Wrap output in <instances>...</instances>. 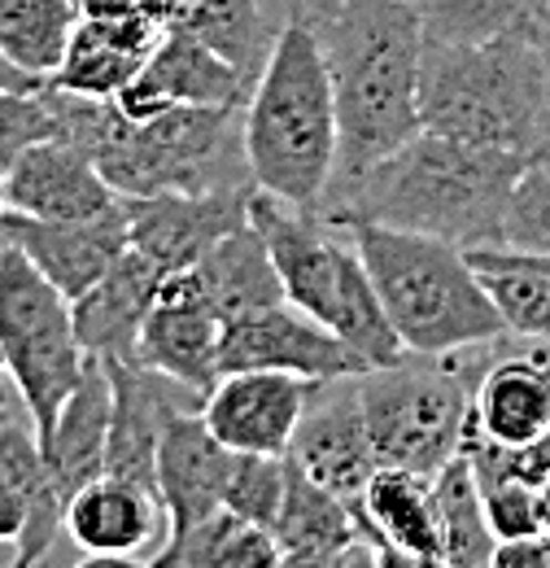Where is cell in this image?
<instances>
[{"label": "cell", "instance_id": "cell-2", "mask_svg": "<svg viewBox=\"0 0 550 568\" xmlns=\"http://www.w3.org/2000/svg\"><path fill=\"white\" fill-rule=\"evenodd\" d=\"M53 136L83 149L119 197L157 193H249L241 110L171 105L149 119H128L114 101L79 97L44 83Z\"/></svg>", "mask_w": 550, "mask_h": 568}, {"label": "cell", "instance_id": "cell-7", "mask_svg": "<svg viewBox=\"0 0 550 568\" xmlns=\"http://www.w3.org/2000/svg\"><path fill=\"white\" fill-rule=\"evenodd\" d=\"M249 223L267 241L284 297L297 311L333 328L349 351L367 358V367L407 355L363 267V254L342 223L319 211H297L263 189L249 193Z\"/></svg>", "mask_w": 550, "mask_h": 568}, {"label": "cell", "instance_id": "cell-49", "mask_svg": "<svg viewBox=\"0 0 550 568\" xmlns=\"http://www.w3.org/2000/svg\"><path fill=\"white\" fill-rule=\"evenodd\" d=\"M267 4H272V0H267ZM272 9H275V4H272Z\"/></svg>", "mask_w": 550, "mask_h": 568}, {"label": "cell", "instance_id": "cell-37", "mask_svg": "<svg viewBox=\"0 0 550 568\" xmlns=\"http://www.w3.org/2000/svg\"><path fill=\"white\" fill-rule=\"evenodd\" d=\"M58 128H53V110L44 101V88L40 92H9L0 88V162L9 166L27 144L49 141Z\"/></svg>", "mask_w": 550, "mask_h": 568}, {"label": "cell", "instance_id": "cell-48", "mask_svg": "<svg viewBox=\"0 0 550 568\" xmlns=\"http://www.w3.org/2000/svg\"><path fill=\"white\" fill-rule=\"evenodd\" d=\"M74 9H79V0H74Z\"/></svg>", "mask_w": 550, "mask_h": 568}, {"label": "cell", "instance_id": "cell-42", "mask_svg": "<svg viewBox=\"0 0 550 568\" xmlns=\"http://www.w3.org/2000/svg\"><path fill=\"white\" fill-rule=\"evenodd\" d=\"M4 214H9V171L0 162V223H4Z\"/></svg>", "mask_w": 550, "mask_h": 568}, {"label": "cell", "instance_id": "cell-8", "mask_svg": "<svg viewBox=\"0 0 550 568\" xmlns=\"http://www.w3.org/2000/svg\"><path fill=\"white\" fill-rule=\"evenodd\" d=\"M498 342V337H493ZM493 342H477L450 355H407L358 372V398L376 459L432 477L464 450L472 416V389L481 381Z\"/></svg>", "mask_w": 550, "mask_h": 568}, {"label": "cell", "instance_id": "cell-32", "mask_svg": "<svg viewBox=\"0 0 550 568\" xmlns=\"http://www.w3.org/2000/svg\"><path fill=\"white\" fill-rule=\"evenodd\" d=\"M74 22V0H0V53L18 71L49 83L67 58Z\"/></svg>", "mask_w": 550, "mask_h": 568}, {"label": "cell", "instance_id": "cell-31", "mask_svg": "<svg viewBox=\"0 0 550 568\" xmlns=\"http://www.w3.org/2000/svg\"><path fill=\"white\" fill-rule=\"evenodd\" d=\"M485 281V293L502 320L507 333L529 337V342H550V272L533 263L529 254H516L507 245H481L468 250Z\"/></svg>", "mask_w": 550, "mask_h": 568}, {"label": "cell", "instance_id": "cell-41", "mask_svg": "<svg viewBox=\"0 0 550 568\" xmlns=\"http://www.w3.org/2000/svg\"><path fill=\"white\" fill-rule=\"evenodd\" d=\"M136 9L153 22V27H171L175 22V13H180V0H136Z\"/></svg>", "mask_w": 550, "mask_h": 568}, {"label": "cell", "instance_id": "cell-19", "mask_svg": "<svg viewBox=\"0 0 550 568\" xmlns=\"http://www.w3.org/2000/svg\"><path fill=\"white\" fill-rule=\"evenodd\" d=\"M67 538L92 560H153L171 538L166 507L153 486L114 473L92 477L67 503Z\"/></svg>", "mask_w": 550, "mask_h": 568}, {"label": "cell", "instance_id": "cell-13", "mask_svg": "<svg viewBox=\"0 0 550 568\" xmlns=\"http://www.w3.org/2000/svg\"><path fill=\"white\" fill-rule=\"evenodd\" d=\"M218 346H223V320L206 297L197 272H175L166 276L144 324H140L136 363L166 372L180 385H193L206 394L210 385L223 376L218 367Z\"/></svg>", "mask_w": 550, "mask_h": 568}, {"label": "cell", "instance_id": "cell-12", "mask_svg": "<svg viewBox=\"0 0 550 568\" xmlns=\"http://www.w3.org/2000/svg\"><path fill=\"white\" fill-rule=\"evenodd\" d=\"M310 385L306 376L267 367L223 372L202 398V420L236 455H288Z\"/></svg>", "mask_w": 550, "mask_h": 568}, {"label": "cell", "instance_id": "cell-1", "mask_svg": "<svg viewBox=\"0 0 550 568\" xmlns=\"http://www.w3.org/2000/svg\"><path fill=\"white\" fill-rule=\"evenodd\" d=\"M524 162L529 153L485 149L419 128L367 171L333 180L319 214L333 223H389L455 241L459 250H481L502 241L507 197Z\"/></svg>", "mask_w": 550, "mask_h": 568}, {"label": "cell", "instance_id": "cell-23", "mask_svg": "<svg viewBox=\"0 0 550 568\" xmlns=\"http://www.w3.org/2000/svg\"><path fill=\"white\" fill-rule=\"evenodd\" d=\"M232 450L214 437L202 420V412H180L157 437V464H153V486L166 507L171 534L189 529L210 511L223 507Z\"/></svg>", "mask_w": 550, "mask_h": 568}, {"label": "cell", "instance_id": "cell-18", "mask_svg": "<svg viewBox=\"0 0 550 568\" xmlns=\"http://www.w3.org/2000/svg\"><path fill=\"white\" fill-rule=\"evenodd\" d=\"M0 236L13 250H22L27 263L74 302L128 254V214L123 202L88 219H27L9 211Z\"/></svg>", "mask_w": 550, "mask_h": 568}, {"label": "cell", "instance_id": "cell-47", "mask_svg": "<svg viewBox=\"0 0 550 568\" xmlns=\"http://www.w3.org/2000/svg\"><path fill=\"white\" fill-rule=\"evenodd\" d=\"M0 250H4V236H0Z\"/></svg>", "mask_w": 550, "mask_h": 568}, {"label": "cell", "instance_id": "cell-14", "mask_svg": "<svg viewBox=\"0 0 550 568\" xmlns=\"http://www.w3.org/2000/svg\"><path fill=\"white\" fill-rule=\"evenodd\" d=\"M254 79L223 62L197 36L166 27L149 53L140 74L114 97V105L128 119H149L171 105H218V110H245Z\"/></svg>", "mask_w": 550, "mask_h": 568}, {"label": "cell", "instance_id": "cell-21", "mask_svg": "<svg viewBox=\"0 0 550 568\" xmlns=\"http://www.w3.org/2000/svg\"><path fill=\"white\" fill-rule=\"evenodd\" d=\"M4 171H9V211L27 219H88L123 202L101 175V166L83 149L58 136L27 144Z\"/></svg>", "mask_w": 550, "mask_h": 568}, {"label": "cell", "instance_id": "cell-33", "mask_svg": "<svg viewBox=\"0 0 550 568\" xmlns=\"http://www.w3.org/2000/svg\"><path fill=\"white\" fill-rule=\"evenodd\" d=\"M424 27V40L437 44H472L502 31L529 27L538 0H407Z\"/></svg>", "mask_w": 550, "mask_h": 568}, {"label": "cell", "instance_id": "cell-46", "mask_svg": "<svg viewBox=\"0 0 550 568\" xmlns=\"http://www.w3.org/2000/svg\"><path fill=\"white\" fill-rule=\"evenodd\" d=\"M538 9H542V13H550V0H538Z\"/></svg>", "mask_w": 550, "mask_h": 568}, {"label": "cell", "instance_id": "cell-4", "mask_svg": "<svg viewBox=\"0 0 550 568\" xmlns=\"http://www.w3.org/2000/svg\"><path fill=\"white\" fill-rule=\"evenodd\" d=\"M241 136L254 189L297 211H319L337 175L342 128L324 49L297 18H284L272 58L249 88Z\"/></svg>", "mask_w": 550, "mask_h": 568}, {"label": "cell", "instance_id": "cell-40", "mask_svg": "<svg viewBox=\"0 0 550 568\" xmlns=\"http://www.w3.org/2000/svg\"><path fill=\"white\" fill-rule=\"evenodd\" d=\"M529 36H533V44H538V53H542V74H547V123H550V13L538 9V13L529 18Z\"/></svg>", "mask_w": 550, "mask_h": 568}, {"label": "cell", "instance_id": "cell-20", "mask_svg": "<svg viewBox=\"0 0 550 568\" xmlns=\"http://www.w3.org/2000/svg\"><path fill=\"white\" fill-rule=\"evenodd\" d=\"M272 538L279 547V565L288 568L380 565V556L363 538L358 507L349 498L324 490L293 464H288V486L275 511Z\"/></svg>", "mask_w": 550, "mask_h": 568}, {"label": "cell", "instance_id": "cell-10", "mask_svg": "<svg viewBox=\"0 0 550 568\" xmlns=\"http://www.w3.org/2000/svg\"><path fill=\"white\" fill-rule=\"evenodd\" d=\"M284 459L297 473H306L310 481H319L324 490L349 498V503L363 495V486L371 481L380 459H376L367 416H363L358 372L324 376L310 385L306 412L297 420V433H293Z\"/></svg>", "mask_w": 550, "mask_h": 568}, {"label": "cell", "instance_id": "cell-44", "mask_svg": "<svg viewBox=\"0 0 550 568\" xmlns=\"http://www.w3.org/2000/svg\"><path fill=\"white\" fill-rule=\"evenodd\" d=\"M13 394H18V389H13V385H9V389H4V394H0V416H4V407H9V403H13Z\"/></svg>", "mask_w": 550, "mask_h": 568}, {"label": "cell", "instance_id": "cell-9", "mask_svg": "<svg viewBox=\"0 0 550 568\" xmlns=\"http://www.w3.org/2000/svg\"><path fill=\"white\" fill-rule=\"evenodd\" d=\"M0 355L9 385L18 389L40 442L58 420L70 389L79 385L88 355L74 333L70 297L49 284L22 250H0Z\"/></svg>", "mask_w": 550, "mask_h": 568}, {"label": "cell", "instance_id": "cell-28", "mask_svg": "<svg viewBox=\"0 0 550 568\" xmlns=\"http://www.w3.org/2000/svg\"><path fill=\"white\" fill-rule=\"evenodd\" d=\"M171 27L197 36L223 62L258 79V71L272 58L284 18L267 0H180V13Z\"/></svg>", "mask_w": 550, "mask_h": 568}, {"label": "cell", "instance_id": "cell-35", "mask_svg": "<svg viewBox=\"0 0 550 568\" xmlns=\"http://www.w3.org/2000/svg\"><path fill=\"white\" fill-rule=\"evenodd\" d=\"M284 486H288V459L284 455H236L232 450L223 507L236 511L241 520H254V525L272 529Z\"/></svg>", "mask_w": 550, "mask_h": 568}, {"label": "cell", "instance_id": "cell-5", "mask_svg": "<svg viewBox=\"0 0 550 568\" xmlns=\"http://www.w3.org/2000/svg\"><path fill=\"white\" fill-rule=\"evenodd\" d=\"M419 128L485 149L542 153L550 144L547 74L529 27L472 44L424 40Z\"/></svg>", "mask_w": 550, "mask_h": 568}, {"label": "cell", "instance_id": "cell-15", "mask_svg": "<svg viewBox=\"0 0 550 568\" xmlns=\"http://www.w3.org/2000/svg\"><path fill=\"white\" fill-rule=\"evenodd\" d=\"M254 193V189H249ZM249 193H157L123 197L128 245L144 254L162 276L189 272L210 245L232 227L249 223Z\"/></svg>", "mask_w": 550, "mask_h": 568}, {"label": "cell", "instance_id": "cell-22", "mask_svg": "<svg viewBox=\"0 0 550 568\" xmlns=\"http://www.w3.org/2000/svg\"><path fill=\"white\" fill-rule=\"evenodd\" d=\"M363 538L380 556V565H428L441 568V534L432 481L407 468H376L363 495L354 498Z\"/></svg>", "mask_w": 550, "mask_h": 568}, {"label": "cell", "instance_id": "cell-16", "mask_svg": "<svg viewBox=\"0 0 550 568\" xmlns=\"http://www.w3.org/2000/svg\"><path fill=\"white\" fill-rule=\"evenodd\" d=\"M468 428L516 450L550 428V342L502 333L472 389Z\"/></svg>", "mask_w": 550, "mask_h": 568}, {"label": "cell", "instance_id": "cell-43", "mask_svg": "<svg viewBox=\"0 0 550 568\" xmlns=\"http://www.w3.org/2000/svg\"><path fill=\"white\" fill-rule=\"evenodd\" d=\"M542 534H550V477L542 481Z\"/></svg>", "mask_w": 550, "mask_h": 568}, {"label": "cell", "instance_id": "cell-38", "mask_svg": "<svg viewBox=\"0 0 550 568\" xmlns=\"http://www.w3.org/2000/svg\"><path fill=\"white\" fill-rule=\"evenodd\" d=\"M493 568H550V534L498 542L493 547Z\"/></svg>", "mask_w": 550, "mask_h": 568}, {"label": "cell", "instance_id": "cell-24", "mask_svg": "<svg viewBox=\"0 0 550 568\" xmlns=\"http://www.w3.org/2000/svg\"><path fill=\"white\" fill-rule=\"evenodd\" d=\"M162 272L136 254L128 245V254L92 284L88 293H79L70 302V315H74V333H79V346L88 358H101V363H114V358H136L140 342V324L162 288Z\"/></svg>", "mask_w": 550, "mask_h": 568}, {"label": "cell", "instance_id": "cell-27", "mask_svg": "<svg viewBox=\"0 0 550 568\" xmlns=\"http://www.w3.org/2000/svg\"><path fill=\"white\" fill-rule=\"evenodd\" d=\"M193 272H197V281H202L223 324L284 302V284H279V272L272 263V250L254 223H241L227 236H218Z\"/></svg>", "mask_w": 550, "mask_h": 568}, {"label": "cell", "instance_id": "cell-11", "mask_svg": "<svg viewBox=\"0 0 550 568\" xmlns=\"http://www.w3.org/2000/svg\"><path fill=\"white\" fill-rule=\"evenodd\" d=\"M218 367L223 372L267 367V372H293V376H306V381H324V376L363 372L367 358L349 351L333 328H324L319 320H310L306 311H297L284 297L275 306H263L254 315H241V320L223 324Z\"/></svg>", "mask_w": 550, "mask_h": 568}, {"label": "cell", "instance_id": "cell-36", "mask_svg": "<svg viewBox=\"0 0 550 568\" xmlns=\"http://www.w3.org/2000/svg\"><path fill=\"white\" fill-rule=\"evenodd\" d=\"M477 481H481L489 534L498 542H516V538L542 534V486H533V481H524L516 473H477Z\"/></svg>", "mask_w": 550, "mask_h": 568}, {"label": "cell", "instance_id": "cell-25", "mask_svg": "<svg viewBox=\"0 0 550 568\" xmlns=\"http://www.w3.org/2000/svg\"><path fill=\"white\" fill-rule=\"evenodd\" d=\"M157 36H162V27H153L140 9L123 13V18H83L79 13L67 58H62V67L53 71L49 83L79 92V97L114 101L140 74V67L149 62Z\"/></svg>", "mask_w": 550, "mask_h": 568}, {"label": "cell", "instance_id": "cell-29", "mask_svg": "<svg viewBox=\"0 0 550 568\" xmlns=\"http://www.w3.org/2000/svg\"><path fill=\"white\" fill-rule=\"evenodd\" d=\"M153 568H275L279 565V547H275L272 529L241 520L236 511L218 507L202 520H193L189 529H175L157 556L149 560Z\"/></svg>", "mask_w": 550, "mask_h": 568}, {"label": "cell", "instance_id": "cell-6", "mask_svg": "<svg viewBox=\"0 0 550 568\" xmlns=\"http://www.w3.org/2000/svg\"><path fill=\"white\" fill-rule=\"evenodd\" d=\"M342 227L358 245L376 297L411 355H450L507 333L477 263L455 241L367 219Z\"/></svg>", "mask_w": 550, "mask_h": 568}, {"label": "cell", "instance_id": "cell-3", "mask_svg": "<svg viewBox=\"0 0 550 568\" xmlns=\"http://www.w3.org/2000/svg\"><path fill=\"white\" fill-rule=\"evenodd\" d=\"M288 18L310 27L324 49L337 97L342 153L349 180L419 132L424 27L407 0H302Z\"/></svg>", "mask_w": 550, "mask_h": 568}, {"label": "cell", "instance_id": "cell-39", "mask_svg": "<svg viewBox=\"0 0 550 568\" xmlns=\"http://www.w3.org/2000/svg\"><path fill=\"white\" fill-rule=\"evenodd\" d=\"M22 525H27V498L9 477H0V542L13 547L22 538Z\"/></svg>", "mask_w": 550, "mask_h": 568}, {"label": "cell", "instance_id": "cell-26", "mask_svg": "<svg viewBox=\"0 0 550 568\" xmlns=\"http://www.w3.org/2000/svg\"><path fill=\"white\" fill-rule=\"evenodd\" d=\"M110 407H114L110 372H105L101 358H88L79 385L70 389V398L62 403L58 420H53L49 437H44V455H49L53 481H58V490L67 495V503L79 486H88L92 477L105 473Z\"/></svg>", "mask_w": 550, "mask_h": 568}, {"label": "cell", "instance_id": "cell-45", "mask_svg": "<svg viewBox=\"0 0 550 568\" xmlns=\"http://www.w3.org/2000/svg\"><path fill=\"white\" fill-rule=\"evenodd\" d=\"M9 389V372H4V355H0V394Z\"/></svg>", "mask_w": 550, "mask_h": 568}, {"label": "cell", "instance_id": "cell-17", "mask_svg": "<svg viewBox=\"0 0 550 568\" xmlns=\"http://www.w3.org/2000/svg\"><path fill=\"white\" fill-rule=\"evenodd\" d=\"M110 372V446H105V473L128 477V481H144L153 486V464H157V437L180 412H202V398L193 385L171 381L157 367L144 363H128L114 358L105 363ZM157 490V486H153Z\"/></svg>", "mask_w": 550, "mask_h": 568}, {"label": "cell", "instance_id": "cell-34", "mask_svg": "<svg viewBox=\"0 0 550 568\" xmlns=\"http://www.w3.org/2000/svg\"><path fill=\"white\" fill-rule=\"evenodd\" d=\"M520 254H550V149L533 153L507 197L502 241Z\"/></svg>", "mask_w": 550, "mask_h": 568}, {"label": "cell", "instance_id": "cell-30", "mask_svg": "<svg viewBox=\"0 0 550 568\" xmlns=\"http://www.w3.org/2000/svg\"><path fill=\"white\" fill-rule=\"evenodd\" d=\"M432 507H437V534H441V568H485L493 565L498 538L489 534L481 503V481L459 450L450 464H441L432 477Z\"/></svg>", "mask_w": 550, "mask_h": 568}]
</instances>
